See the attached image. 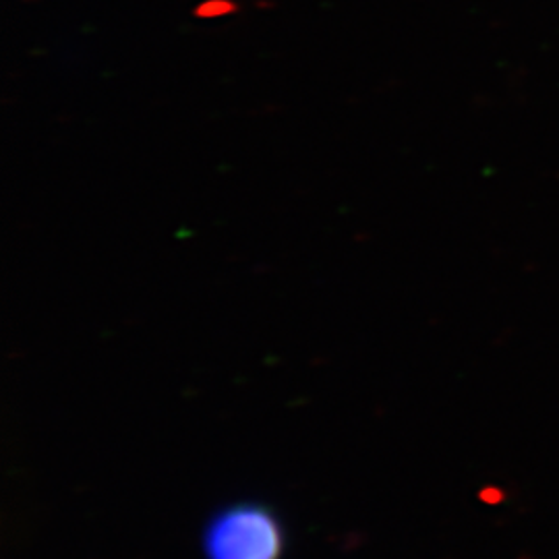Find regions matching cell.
Returning <instances> with one entry per match:
<instances>
[{
  "instance_id": "1",
  "label": "cell",
  "mask_w": 559,
  "mask_h": 559,
  "mask_svg": "<svg viewBox=\"0 0 559 559\" xmlns=\"http://www.w3.org/2000/svg\"><path fill=\"white\" fill-rule=\"evenodd\" d=\"M203 559H282L284 526L261 501L224 506L201 533Z\"/></svg>"
}]
</instances>
